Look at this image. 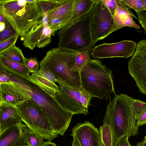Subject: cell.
Instances as JSON below:
<instances>
[{
  "instance_id": "cell-1",
  "label": "cell",
  "mask_w": 146,
  "mask_h": 146,
  "mask_svg": "<svg viewBox=\"0 0 146 146\" xmlns=\"http://www.w3.org/2000/svg\"><path fill=\"white\" fill-rule=\"evenodd\" d=\"M0 70L8 76L10 81L23 89L42 108L54 131L58 135H64L73 114L64 110L52 97L33 83L30 78L17 73L3 64H0Z\"/></svg>"
},
{
  "instance_id": "cell-2",
  "label": "cell",
  "mask_w": 146,
  "mask_h": 146,
  "mask_svg": "<svg viewBox=\"0 0 146 146\" xmlns=\"http://www.w3.org/2000/svg\"><path fill=\"white\" fill-rule=\"evenodd\" d=\"M134 99L127 94H116L106 107L103 124L110 127L113 146H117L123 137L129 138L138 134L139 127L132 106Z\"/></svg>"
},
{
  "instance_id": "cell-3",
  "label": "cell",
  "mask_w": 146,
  "mask_h": 146,
  "mask_svg": "<svg viewBox=\"0 0 146 146\" xmlns=\"http://www.w3.org/2000/svg\"><path fill=\"white\" fill-rule=\"evenodd\" d=\"M77 52L60 48H54L48 51L39 62L51 72L57 80L68 86L78 89L82 86L80 71L76 65Z\"/></svg>"
},
{
  "instance_id": "cell-4",
  "label": "cell",
  "mask_w": 146,
  "mask_h": 146,
  "mask_svg": "<svg viewBox=\"0 0 146 146\" xmlns=\"http://www.w3.org/2000/svg\"><path fill=\"white\" fill-rule=\"evenodd\" d=\"M0 13L21 37L43 16L37 0H0Z\"/></svg>"
},
{
  "instance_id": "cell-5",
  "label": "cell",
  "mask_w": 146,
  "mask_h": 146,
  "mask_svg": "<svg viewBox=\"0 0 146 146\" xmlns=\"http://www.w3.org/2000/svg\"><path fill=\"white\" fill-rule=\"evenodd\" d=\"M82 88L93 97L111 100L116 94L112 70L98 59H90L80 71Z\"/></svg>"
},
{
  "instance_id": "cell-6",
  "label": "cell",
  "mask_w": 146,
  "mask_h": 146,
  "mask_svg": "<svg viewBox=\"0 0 146 146\" xmlns=\"http://www.w3.org/2000/svg\"><path fill=\"white\" fill-rule=\"evenodd\" d=\"M91 11L58 31L57 47L77 52H91L94 46L91 31Z\"/></svg>"
},
{
  "instance_id": "cell-7",
  "label": "cell",
  "mask_w": 146,
  "mask_h": 146,
  "mask_svg": "<svg viewBox=\"0 0 146 146\" xmlns=\"http://www.w3.org/2000/svg\"><path fill=\"white\" fill-rule=\"evenodd\" d=\"M23 122L29 129L51 141L58 134L52 127L42 108L31 99L16 106Z\"/></svg>"
},
{
  "instance_id": "cell-8",
  "label": "cell",
  "mask_w": 146,
  "mask_h": 146,
  "mask_svg": "<svg viewBox=\"0 0 146 146\" xmlns=\"http://www.w3.org/2000/svg\"><path fill=\"white\" fill-rule=\"evenodd\" d=\"M57 80L59 90L53 98L58 104L73 115L88 114L89 106L93 97L83 89L74 88Z\"/></svg>"
},
{
  "instance_id": "cell-9",
  "label": "cell",
  "mask_w": 146,
  "mask_h": 146,
  "mask_svg": "<svg viewBox=\"0 0 146 146\" xmlns=\"http://www.w3.org/2000/svg\"><path fill=\"white\" fill-rule=\"evenodd\" d=\"M114 23L113 16L102 0H97L91 10V31L93 45L108 36Z\"/></svg>"
},
{
  "instance_id": "cell-10",
  "label": "cell",
  "mask_w": 146,
  "mask_h": 146,
  "mask_svg": "<svg viewBox=\"0 0 146 146\" xmlns=\"http://www.w3.org/2000/svg\"><path fill=\"white\" fill-rule=\"evenodd\" d=\"M128 69L140 91L146 95V40L137 44L135 52L128 61Z\"/></svg>"
},
{
  "instance_id": "cell-11",
  "label": "cell",
  "mask_w": 146,
  "mask_h": 146,
  "mask_svg": "<svg viewBox=\"0 0 146 146\" xmlns=\"http://www.w3.org/2000/svg\"><path fill=\"white\" fill-rule=\"evenodd\" d=\"M137 46L136 42L130 40L111 43L104 42L95 46L90 55L94 59L114 57L127 58L134 54Z\"/></svg>"
},
{
  "instance_id": "cell-12",
  "label": "cell",
  "mask_w": 146,
  "mask_h": 146,
  "mask_svg": "<svg viewBox=\"0 0 146 146\" xmlns=\"http://www.w3.org/2000/svg\"><path fill=\"white\" fill-rule=\"evenodd\" d=\"M42 18L35 23L29 31L21 37L23 45L31 50H33L36 46L39 48H43L51 42L53 31L48 23L43 21Z\"/></svg>"
},
{
  "instance_id": "cell-13",
  "label": "cell",
  "mask_w": 146,
  "mask_h": 146,
  "mask_svg": "<svg viewBox=\"0 0 146 146\" xmlns=\"http://www.w3.org/2000/svg\"><path fill=\"white\" fill-rule=\"evenodd\" d=\"M72 131L71 135L75 136L82 146H102L99 130L89 121L77 124Z\"/></svg>"
},
{
  "instance_id": "cell-14",
  "label": "cell",
  "mask_w": 146,
  "mask_h": 146,
  "mask_svg": "<svg viewBox=\"0 0 146 146\" xmlns=\"http://www.w3.org/2000/svg\"><path fill=\"white\" fill-rule=\"evenodd\" d=\"M31 99L23 89L13 81L0 84V104L16 106Z\"/></svg>"
},
{
  "instance_id": "cell-15",
  "label": "cell",
  "mask_w": 146,
  "mask_h": 146,
  "mask_svg": "<svg viewBox=\"0 0 146 146\" xmlns=\"http://www.w3.org/2000/svg\"><path fill=\"white\" fill-rule=\"evenodd\" d=\"M31 80L51 97L53 98L59 91V88L56 83V79L44 67L40 66L38 70L31 72Z\"/></svg>"
},
{
  "instance_id": "cell-16",
  "label": "cell",
  "mask_w": 146,
  "mask_h": 146,
  "mask_svg": "<svg viewBox=\"0 0 146 146\" xmlns=\"http://www.w3.org/2000/svg\"><path fill=\"white\" fill-rule=\"evenodd\" d=\"M27 127L21 122L7 127L0 133V146H21L26 144L24 132Z\"/></svg>"
},
{
  "instance_id": "cell-17",
  "label": "cell",
  "mask_w": 146,
  "mask_h": 146,
  "mask_svg": "<svg viewBox=\"0 0 146 146\" xmlns=\"http://www.w3.org/2000/svg\"><path fill=\"white\" fill-rule=\"evenodd\" d=\"M76 1V0H57L47 13L48 20L58 19L64 23L66 27L69 24L73 14Z\"/></svg>"
},
{
  "instance_id": "cell-18",
  "label": "cell",
  "mask_w": 146,
  "mask_h": 146,
  "mask_svg": "<svg viewBox=\"0 0 146 146\" xmlns=\"http://www.w3.org/2000/svg\"><path fill=\"white\" fill-rule=\"evenodd\" d=\"M21 121L22 119L15 106L0 104V133L8 127Z\"/></svg>"
},
{
  "instance_id": "cell-19",
  "label": "cell",
  "mask_w": 146,
  "mask_h": 146,
  "mask_svg": "<svg viewBox=\"0 0 146 146\" xmlns=\"http://www.w3.org/2000/svg\"><path fill=\"white\" fill-rule=\"evenodd\" d=\"M97 1L95 0H76L74 11L69 24L77 20L91 11Z\"/></svg>"
},
{
  "instance_id": "cell-20",
  "label": "cell",
  "mask_w": 146,
  "mask_h": 146,
  "mask_svg": "<svg viewBox=\"0 0 146 146\" xmlns=\"http://www.w3.org/2000/svg\"><path fill=\"white\" fill-rule=\"evenodd\" d=\"M0 56L25 65L26 58L22 50L16 46L15 44L0 52Z\"/></svg>"
},
{
  "instance_id": "cell-21",
  "label": "cell",
  "mask_w": 146,
  "mask_h": 146,
  "mask_svg": "<svg viewBox=\"0 0 146 146\" xmlns=\"http://www.w3.org/2000/svg\"><path fill=\"white\" fill-rule=\"evenodd\" d=\"M0 61L7 67L26 78H30V71L25 65L0 56Z\"/></svg>"
},
{
  "instance_id": "cell-22",
  "label": "cell",
  "mask_w": 146,
  "mask_h": 146,
  "mask_svg": "<svg viewBox=\"0 0 146 146\" xmlns=\"http://www.w3.org/2000/svg\"><path fill=\"white\" fill-rule=\"evenodd\" d=\"M24 137L28 146H41L44 142L42 137L29 129L28 127L24 131Z\"/></svg>"
},
{
  "instance_id": "cell-23",
  "label": "cell",
  "mask_w": 146,
  "mask_h": 146,
  "mask_svg": "<svg viewBox=\"0 0 146 146\" xmlns=\"http://www.w3.org/2000/svg\"><path fill=\"white\" fill-rule=\"evenodd\" d=\"M99 131L102 146H113L112 132L110 126L103 124L100 126Z\"/></svg>"
},
{
  "instance_id": "cell-24",
  "label": "cell",
  "mask_w": 146,
  "mask_h": 146,
  "mask_svg": "<svg viewBox=\"0 0 146 146\" xmlns=\"http://www.w3.org/2000/svg\"><path fill=\"white\" fill-rule=\"evenodd\" d=\"M120 4L126 9H134L136 12L146 10V6L144 0H119Z\"/></svg>"
},
{
  "instance_id": "cell-25",
  "label": "cell",
  "mask_w": 146,
  "mask_h": 146,
  "mask_svg": "<svg viewBox=\"0 0 146 146\" xmlns=\"http://www.w3.org/2000/svg\"><path fill=\"white\" fill-rule=\"evenodd\" d=\"M90 53L89 51L77 52L76 57V65L79 71H80L91 59Z\"/></svg>"
},
{
  "instance_id": "cell-26",
  "label": "cell",
  "mask_w": 146,
  "mask_h": 146,
  "mask_svg": "<svg viewBox=\"0 0 146 146\" xmlns=\"http://www.w3.org/2000/svg\"><path fill=\"white\" fill-rule=\"evenodd\" d=\"M132 106L135 118L137 121L146 111V102L139 99H134Z\"/></svg>"
},
{
  "instance_id": "cell-27",
  "label": "cell",
  "mask_w": 146,
  "mask_h": 146,
  "mask_svg": "<svg viewBox=\"0 0 146 146\" xmlns=\"http://www.w3.org/2000/svg\"><path fill=\"white\" fill-rule=\"evenodd\" d=\"M5 22L6 24L5 29L4 31L0 32V43L18 34L11 24L6 19Z\"/></svg>"
},
{
  "instance_id": "cell-28",
  "label": "cell",
  "mask_w": 146,
  "mask_h": 146,
  "mask_svg": "<svg viewBox=\"0 0 146 146\" xmlns=\"http://www.w3.org/2000/svg\"><path fill=\"white\" fill-rule=\"evenodd\" d=\"M19 36L17 34L0 43V52L15 45Z\"/></svg>"
},
{
  "instance_id": "cell-29",
  "label": "cell",
  "mask_w": 146,
  "mask_h": 146,
  "mask_svg": "<svg viewBox=\"0 0 146 146\" xmlns=\"http://www.w3.org/2000/svg\"><path fill=\"white\" fill-rule=\"evenodd\" d=\"M25 66L30 73L38 70L40 68L39 63L35 57L26 58Z\"/></svg>"
},
{
  "instance_id": "cell-30",
  "label": "cell",
  "mask_w": 146,
  "mask_h": 146,
  "mask_svg": "<svg viewBox=\"0 0 146 146\" xmlns=\"http://www.w3.org/2000/svg\"><path fill=\"white\" fill-rule=\"evenodd\" d=\"M102 1L113 16L117 7L118 0H102Z\"/></svg>"
},
{
  "instance_id": "cell-31",
  "label": "cell",
  "mask_w": 146,
  "mask_h": 146,
  "mask_svg": "<svg viewBox=\"0 0 146 146\" xmlns=\"http://www.w3.org/2000/svg\"><path fill=\"white\" fill-rule=\"evenodd\" d=\"M137 19L144 29L146 35V10L136 12Z\"/></svg>"
},
{
  "instance_id": "cell-32",
  "label": "cell",
  "mask_w": 146,
  "mask_h": 146,
  "mask_svg": "<svg viewBox=\"0 0 146 146\" xmlns=\"http://www.w3.org/2000/svg\"><path fill=\"white\" fill-rule=\"evenodd\" d=\"M124 27H133L136 29H139L140 27L134 21L132 16L129 15L125 21Z\"/></svg>"
},
{
  "instance_id": "cell-33",
  "label": "cell",
  "mask_w": 146,
  "mask_h": 146,
  "mask_svg": "<svg viewBox=\"0 0 146 146\" xmlns=\"http://www.w3.org/2000/svg\"><path fill=\"white\" fill-rule=\"evenodd\" d=\"M128 137L124 136L121 137L119 140L117 145L119 146H132L128 141Z\"/></svg>"
},
{
  "instance_id": "cell-34",
  "label": "cell",
  "mask_w": 146,
  "mask_h": 146,
  "mask_svg": "<svg viewBox=\"0 0 146 146\" xmlns=\"http://www.w3.org/2000/svg\"><path fill=\"white\" fill-rule=\"evenodd\" d=\"M10 81L8 76L5 73L0 70V84L5 83Z\"/></svg>"
},
{
  "instance_id": "cell-35",
  "label": "cell",
  "mask_w": 146,
  "mask_h": 146,
  "mask_svg": "<svg viewBox=\"0 0 146 146\" xmlns=\"http://www.w3.org/2000/svg\"><path fill=\"white\" fill-rule=\"evenodd\" d=\"M137 123L138 127L146 124V111L137 121Z\"/></svg>"
},
{
  "instance_id": "cell-36",
  "label": "cell",
  "mask_w": 146,
  "mask_h": 146,
  "mask_svg": "<svg viewBox=\"0 0 146 146\" xmlns=\"http://www.w3.org/2000/svg\"><path fill=\"white\" fill-rule=\"evenodd\" d=\"M73 140L72 143V146H82L75 136H73Z\"/></svg>"
},
{
  "instance_id": "cell-37",
  "label": "cell",
  "mask_w": 146,
  "mask_h": 146,
  "mask_svg": "<svg viewBox=\"0 0 146 146\" xmlns=\"http://www.w3.org/2000/svg\"><path fill=\"white\" fill-rule=\"evenodd\" d=\"M41 146H57L55 143L52 142L51 141H48L44 142Z\"/></svg>"
},
{
  "instance_id": "cell-38",
  "label": "cell",
  "mask_w": 146,
  "mask_h": 146,
  "mask_svg": "<svg viewBox=\"0 0 146 146\" xmlns=\"http://www.w3.org/2000/svg\"><path fill=\"white\" fill-rule=\"evenodd\" d=\"M6 27V24L5 22H0V32L4 30Z\"/></svg>"
},
{
  "instance_id": "cell-39",
  "label": "cell",
  "mask_w": 146,
  "mask_h": 146,
  "mask_svg": "<svg viewBox=\"0 0 146 146\" xmlns=\"http://www.w3.org/2000/svg\"><path fill=\"white\" fill-rule=\"evenodd\" d=\"M137 146H146V140L144 138L141 141L138 143Z\"/></svg>"
},
{
  "instance_id": "cell-40",
  "label": "cell",
  "mask_w": 146,
  "mask_h": 146,
  "mask_svg": "<svg viewBox=\"0 0 146 146\" xmlns=\"http://www.w3.org/2000/svg\"><path fill=\"white\" fill-rule=\"evenodd\" d=\"M144 0V1L145 2V5L146 6V0Z\"/></svg>"
},
{
  "instance_id": "cell-41",
  "label": "cell",
  "mask_w": 146,
  "mask_h": 146,
  "mask_svg": "<svg viewBox=\"0 0 146 146\" xmlns=\"http://www.w3.org/2000/svg\"><path fill=\"white\" fill-rule=\"evenodd\" d=\"M21 146H28V145H27L25 144V145H21Z\"/></svg>"
},
{
  "instance_id": "cell-42",
  "label": "cell",
  "mask_w": 146,
  "mask_h": 146,
  "mask_svg": "<svg viewBox=\"0 0 146 146\" xmlns=\"http://www.w3.org/2000/svg\"><path fill=\"white\" fill-rule=\"evenodd\" d=\"M144 138L146 140V136H145Z\"/></svg>"
},
{
  "instance_id": "cell-43",
  "label": "cell",
  "mask_w": 146,
  "mask_h": 146,
  "mask_svg": "<svg viewBox=\"0 0 146 146\" xmlns=\"http://www.w3.org/2000/svg\"><path fill=\"white\" fill-rule=\"evenodd\" d=\"M117 146H119V145H117Z\"/></svg>"
},
{
  "instance_id": "cell-44",
  "label": "cell",
  "mask_w": 146,
  "mask_h": 146,
  "mask_svg": "<svg viewBox=\"0 0 146 146\" xmlns=\"http://www.w3.org/2000/svg\"><path fill=\"white\" fill-rule=\"evenodd\" d=\"M145 132H146V131H145Z\"/></svg>"
}]
</instances>
